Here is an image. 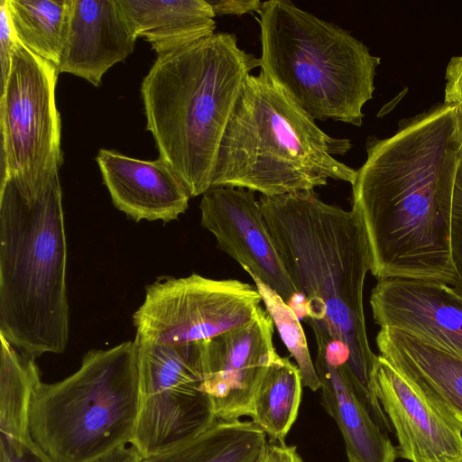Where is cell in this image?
<instances>
[{"label": "cell", "instance_id": "cell-1", "mask_svg": "<svg viewBox=\"0 0 462 462\" xmlns=\"http://www.w3.org/2000/svg\"><path fill=\"white\" fill-rule=\"evenodd\" d=\"M352 184L370 272L451 286L452 200L462 156V111L446 103L402 121L384 139L370 137Z\"/></svg>", "mask_w": 462, "mask_h": 462}, {"label": "cell", "instance_id": "cell-2", "mask_svg": "<svg viewBox=\"0 0 462 462\" xmlns=\"http://www.w3.org/2000/svg\"><path fill=\"white\" fill-rule=\"evenodd\" d=\"M259 204L303 298L317 353L339 370L378 426L393 432L374 387L378 356L369 345L363 297L371 263L359 216L324 202L314 190L262 195Z\"/></svg>", "mask_w": 462, "mask_h": 462}, {"label": "cell", "instance_id": "cell-3", "mask_svg": "<svg viewBox=\"0 0 462 462\" xmlns=\"http://www.w3.org/2000/svg\"><path fill=\"white\" fill-rule=\"evenodd\" d=\"M259 59L239 48L234 33L217 32L157 57L141 94L146 129L190 198L211 188L227 120Z\"/></svg>", "mask_w": 462, "mask_h": 462}, {"label": "cell", "instance_id": "cell-4", "mask_svg": "<svg viewBox=\"0 0 462 462\" xmlns=\"http://www.w3.org/2000/svg\"><path fill=\"white\" fill-rule=\"evenodd\" d=\"M67 240L59 173L37 189L2 178L0 335L33 357L60 354L69 335Z\"/></svg>", "mask_w": 462, "mask_h": 462}, {"label": "cell", "instance_id": "cell-5", "mask_svg": "<svg viewBox=\"0 0 462 462\" xmlns=\"http://www.w3.org/2000/svg\"><path fill=\"white\" fill-rule=\"evenodd\" d=\"M351 141L328 135L262 71L250 74L217 149L212 187L278 196L314 190L328 179L354 183L356 170L335 158Z\"/></svg>", "mask_w": 462, "mask_h": 462}, {"label": "cell", "instance_id": "cell-6", "mask_svg": "<svg viewBox=\"0 0 462 462\" xmlns=\"http://www.w3.org/2000/svg\"><path fill=\"white\" fill-rule=\"evenodd\" d=\"M258 14L261 71L314 120L362 125L380 58L290 1L263 2Z\"/></svg>", "mask_w": 462, "mask_h": 462}, {"label": "cell", "instance_id": "cell-7", "mask_svg": "<svg viewBox=\"0 0 462 462\" xmlns=\"http://www.w3.org/2000/svg\"><path fill=\"white\" fill-rule=\"evenodd\" d=\"M139 407L136 342L92 349L75 373L37 387L31 437L52 462H92L131 444Z\"/></svg>", "mask_w": 462, "mask_h": 462}, {"label": "cell", "instance_id": "cell-8", "mask_svg": "<svg viewBox=\"0 0 462 462\" xmlns=\"http://www.w3.org/2000/svg\"><path fill=\"white\" fill-rule=\"evenodd\" d=\"M136 344L140 407L130 445L147 457L196 438L217 419L203 390L204 340Z\"/></svg>", "mask_w": 462, "mask_h": 462}, {"label": "cell", "instance_id": "cell-9", "mask_svg": "<svg viewBox=\"0 0 462 462\" xmlns=\"http://www.w3.org/2000/svg\"><path fill=\"white\" fill-rule=\"evenodd\" d=\"M58 69L18 42L1 88L2 178L37 189L59 173Z\"/></svg>", "mask_w": 462, "mask_h": 462}, {"label": "cell", "instance_id": "cell-10", "mask_svg": "<svg viewBox=\"0 0 462 462\" xmlns=\"http://www.w3.org/2000/svg\"><path fill=\"white\" fill-rule=\"evenodd\" d=\"M255 287L238 280L196 273L163 277L147 286L134 312V341L179 345L210 339L251 322L261 309Z\"/></svg>", "mask_w": 462, "mask_h": 462}, {"label": "cell", "instance_id": "cell-11", "mask_svg": "<svg viewBox=\"0 0 462 462\" xmlns=\"http://www.w3.org/2000/svg\"><path fill=\"white\" fill-rule=\"evenodd\" d=\"M273 322L262 307L248 324L204 340L203 390L217 420L250 416L254 393L279 356Z\"/></svg>", "mask_w": 462, "mask_h": 462}, {"label": "cell", "instance_id": "cell-12", "mask_svg": "<svg viewBox=\"0 0 462 462\" xmlns=\"http://www.w3.org/2000/svg\"><path fill=\"white\" fill-rule=\"evenodd\" d=\"M199 209L202 226L244 271L273 289L288 304L298 295L254 191L212 187L202 195Z\"/></svg>", "mask_w": 462, "mask_h": 462}, {"label": "cell", "instance_id": "cell-13", "mask_svg": "<svg viewBox=\"0 0 462 462\" xmlns=\"http://www.w3.org/2000/svg\"><path fill=\"white\" fill-rule=\"evenodd\" d=\"M370 306L381 328L399 329L462 358V299L444 283L408 278L378 280Z\"/></svg>", "mask_w": 462, "mask_h": 462}, {"label": "cell", "instance_id": "cell-14", "mask_svg": "<svg viewBox=\"0 0 462 462\" xmlns=\"http://www.w3.org/2000/svg\"><path fill=\"white\" fill-rule=\"evenodd\" d=\"M376 397L410 462H462V430L428 402L381 356L374 372Z\"/></svg>", "mask_w": 462, "mask_h": 462}, {"label": "cell", "instance_id": "cell-15", "mask_svg": "<svg viewBox=\"0 0 462 462\" xmlns=\"http://www.w3.org/2000/svg\"><path fill=\"white\" fill-rule=\"evenodd\" d=\"M96 160L114 206L134 221L167 223L187 210L190 196L161 158L142 161L101 149Z\"/></svg>", "mask_w": 462, "mask_h": 462}, {"label": "cell", "instance_id": "cell-16", "mask_svg": "<svg viewBox=\"0 0 462 462\" xmlns=\"http://www.w3.org/2000/svg\"><path fill=\"white\" fill-rule=\"evenodd\" d=\"M116 0H70L68 32L59 72L80 77L95 87L134 48Z\"/></svg>", "mask_w": 462, "mask_h": 462}, {"label": "cell", "instance_id": "cell-17", "mask_svg": "<svg viewBox=\"0 0 462 462\" xmlns=\"http://www.w3.org/2000/svg\"><path fill=\"white\" fill-rule=\"evenodd\" d=\"M375 341L379 356L462 430V358L399 329L380 328Z\"/></svg>", "mask_w": 462, "mask_h": 462}, {"label": "cell", "instance_id": "cell-18", "mask_svg": "<svg viewBox=\"0 0 462 462\" xmlns=\"http://www.w3.org/2000/svg\"><path fill=\"white\" fill-rule=\"evenodd\" d=\"M134 38H144L159 56L213 35L216 22L207 0H116Z\"/></svg>", "mask_w": 462, "mask_h": 462}, {"label": "cell", "instance_id": "cell-19", "mask_svg": "<svg viewBox=\"0 0 462 462\" xmlns=\"http://www.w3.org/2000/svg\"><path fill=\"white\" fill-rule=\"evenodd\" d=\"M321 402L344 439L348 462H395L397 448L374 421L339 370L317 353Z\"/></svg>", "mask_w": 462, "mask_h": 462}, {"label": "cell", "instance_id": "cell-20", "mask_svg": "<svg viewBox=\"0 0 462 462\" xmlns=\"http://www.w3.org/2000/svg\"><path fill=\"white\" fill-rule=\"evenodd\" d=\"M266 443L252 420H217L196 438L141 462H256Z\"/></svg>", "mask_w": 462, "mask_h": 462}, {"label": "cell", "instance_id": "cell-21", "mask_svg": "<svg viewBox=\"0 0 462 462\" xmlns=\"http://www.w3.org/2000/svg\"><path fill=\"white\" fill-rule=\"evenodd\" d=\"M0 341L1 435L28 448H40L30 433L32 400L42 383L35 358L15 348L2 335Z\"/></svg>", "mask_w": 462, "mask_h": 462}, {"label": "cell", "instance_id": "cell-22", "mask_svg": "<svg viewBox=\"0 0 462 462\" xmlns=\"http://www.w3.org/2000/svg\"><path fill=\"white\" fill-rule=\"evenodd\" d=\"M302 387L297 365L278 356L254 393L250 413L271 442H284L298 416Z\"/></svg>", "mask_w": 462, "mask_h": 462}, {"label": "cell", "instance_id": "cell-23", "mask_svg": "<svg viewBox=\"0 0 462 462\" xmlns=\"http://www.w3.org/2000/svg\"><path fill=\"white\" fill-rule=\"evenodd\" d=\"M18 42L57 68L64 49L70 0H6Z\"/></svg>", "mask_w": 462, "mask_h": 462}, {"label": "cell", "instance_id": "cell-24", "mask_svg": "<svg viewBox=\"0 0 462 462\" xmlns=\"http://www.w3.org/2000/svg\"><path fill=\"white\" fill-rule=\"evenodd\" d=\"M250 276L262 297L265 310L277 328L287 350L296 361L301 374L303 387H308L313 392L320 390L321 383L296 312L273 289L255 276Z\"/></svg>", "mask_w": 462, "mask_h": 462}, {"label": "cell", "instance_id": "cell-25", "mask_svg": "<svg viewBox=\"0 0 462 462\" xmlns=\"http://www.w3.org/2000/svg\"><path fill=\"white\" fill-rule=\"evenodd\" d=\"M451 256L456 281L450 287L462 299V156L457 167L452 200Z\"/></svg>", "mask_w": 462, "mask_h": 462}, {"label": "cell", "instance_id": "cell-26", "mask_svg": "<svg viewBox=\"0 0 462 462\" xmlns=\"http://www.w3.org/2000/svg\"><path fill=\"white\" fill-rule=\"evenodd\" d=\"M14 31L10 14L6 5V0L0 1V58H1V88L7 79L11 55L14 48L18 43Z\"/></svg>", "mask_w": 462, "mask_h": 462}, {"label": "cell", "instance_id": "cell-27", "mask_svg": "<svg viewBox=\"0 0 462 462\" xmlns=\"http://www.w3.org/2000/svg\"><path fill=\"white\" fill-rule=\"evenodd\" d=\"M0 462H52L40 448L27 447L1 435Z\"/></svg>", "mask_w": 462, "mask_h": 462}, {"label": "cell", "instance_id": "cell-28", "mask_svg": "<svg viewBox=\"0 0 462 462\" xmlns=\"http://www.w3.org/2000/svg\"><path fill=\"white\" fill-rule=\"evenodd\" d=\"M444 103L457 106L462 111V56H454L445 74Z\"/></svg>", "mask_w": 462, "mask_h": 462}, {"label": "cell", "instance_id": "cell-29", "mask_svg": "<svg viewBox=\"0 0 462 462\" xmlns=\"http://www.w3.org/2000/svg\"><path fill=\"white\" fill-rule=\"evenodd\" d=\"M216 15H237L257 12L263 2L259 0H207Z\"/></svg>", "mask_w": 462, "mask_h": 462}, {"label": "cell", "instance_id": "cell-30", "mask_svg": "<svg viewBox=\"0 0 462 462\" xmlns=\"http://www.w3.org/2000/svg\"><path fill=\"white\" fill-rule=\"evenodd\" d=\"M256 462H304L295 446L285 442L266 443Z\"/></svg>", "mask_w": 462, "mask_h": 462}, {"label": "cell", "instance_id": "cell-31", "mask_svg": "<svg viewBox=\"0 0 462 462\" xmlns=\"http://www.w3.org/2000/svg\"><path fill=\"white\" fill-rule=\"evenodd\" d=\"M132 449L133 447L131 445L129 447H121L92 462H125Z\"/></svg>", "mask_w": 462, "mask_h": 462}, {"label": "cell", "instance_id": "cell-32", "mask_svg": "<svg viewBox=\"0 0 462 462\" xmlns=\"http://www.w3.org/2000/svg\"><path fill=\"white\" fill-rule=\"evenodd\" d=\"M133 447V446H132ZM141 456L140 454L137 452V450L133 447V449L129 455V457H127V459L125 460V462H141Z\"/></svg>", "mask_w": 462, "mask_h": 462}]
</instances>
